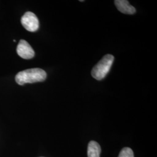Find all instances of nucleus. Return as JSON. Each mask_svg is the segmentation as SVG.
<instances>
[{
  "instance_id": "f257e3e1",
  "label": "nucleus",
  "mask_w": 157,
  "mask_h": 157,
  "mask_svg": "<svg viewBox=\"0 0 157 157\" xmlns=\"http://www.w3.org/2000/svg\"><path fill=\"white\" fill-rule=\"evenodd\" d=\"M47 73L40 68H32L19 72L15 76L16 82L19 85L41 82L45 80Z\"/></svg>"
},
{
  "instance_id": "f03ea898",
  "label": "nucleus",
  "mask_w": 157,
  "mask_h": 157,
  "mask_svg": "<svg viewBox=\"0 0 157 157\" xmlns=\"http://www.w3.org/2000/svg\"><path fill=\"white\" fill-rule=\"evenodd\" d=\"M113 61L114 56L111 54H107L104 56L92 69L91 75L93 78L97 80H102L109 72Z\"/></svg>"
},
{
  "instance_id": "7ed1b4c3",
  "label": "nucleus",
  "mask_w": 157,
  "mask_h": 157,
  "mask_svg": "<svg viewBox=\"0 0 157 157\" xmlns=\"http://www.w3.org/2000/svg\"><path fill=\"white\" fill-rule=\"evenodd\" d=\"M23 26L29 32H34L39 28V21L36 15L32 12H27L21 18Z\"/></svg>"
},
{
  "instance_id": "20e7f679",
  "label": "nucleus",
  "mask_w": 157,
  "mask_h": 157,
  "mask_svg": "<svg viewBox=\"0 0 157 157\" xmlns=\"http://www.w3.org/2000/svg\"><path fill=\"white\" fill-rule=\"evenodd\" d=\"M17 51L19 56L23 59H29L34 56V51L32 47L25 40H21L17 46Z\"/></svg>"
},
{
  "instance_id": "39448f33",
  "label": "nucleus",
  "mask_w": 157,
  "mask_h": 157,
  "mask_svg": "<svg viewBox=\"0 0 157 157\" xmlns=\"http://www.w3.org/2000/svg\"><path fill=\"white\" fill-rule=\"evenodd\" d=\"M114 2L118 10L124 14L132 15L136 12L135 7L130 5L128 1L116 0Z\"/></svg>"
},
{
  "instance_id": "423d86ee",
  "label": "nucleus",
  "mask_w": 157,
  "mask_h": 157,
  "mask_svg": "<svg viewBox=\"0 0 157 157\" xmlns=\"http://www.w3.org/2000/svg\"><path fill=\"white\" fill-rule=\"evenodd\" d=\"M101 151V147L98 143L94 141H90L87 148L88 157H100Z\"/></svg>"
},
{
  "instance_id": "0eeeda50",
  "label": "nucleus",
  "mask_w": 157,
  "mask_h": 157,
  "mask_svg": "<svg viewBox=\"0 0 157 157\" xmlns=\"http://www.w3.org/2000/svg\"><path fill=\"white\" fill-rule=\"evenodd\" d=\"M118 157H134V154L131 148L124 147L120 152Z\"/></svg>"
}]
</instances>
